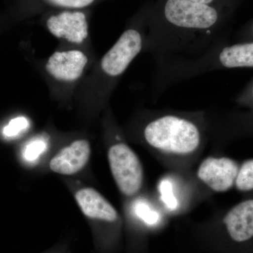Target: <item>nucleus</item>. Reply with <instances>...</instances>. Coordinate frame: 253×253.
<instances>
[{"mask_svg":"<svg viewBox=\"0 0 253 253\" xmlns=\"http://www.w3.org/2000/svg\"><path fill=\"white\" fill-rule=\"evenodd\" d=\"M235 185L236 189L243 192L253 190V159L245 161L239 168Z\"/></svg>","mask_w":253,"mask_h":253,"instance_id":"obj_12","label":"nucleus"},{"mask_svg":"<svg viewBox=\"0 0 253 253\" xmlns=\"http://www.w3.org/2000/svg\"><path fill=\"white\" fill-rule=\"evenodd\" d=\"M144 134L150 146L169 154H191L198 149L201 142V133L194 123L172 115L158 118L149 123Z\"/></svg>","mask_w":253,"mask_h":253,"instance_id":"obj_1","label":"nucleus"},{"mask_svg":"<svg viewBox=\"0 0 253 253\" xmlns=\"http://www.w3.org/2000/svg\"><path fill=\"white\" fill-rule=\"evenodd\" d=\"M134 211L136 215L148 224H155L159 219L158 213L151 210L148 204L143 201L136 202L134 206Z\"/></svg>","mask_w":253,"mask_h":253,"instance_id":"obj_15","label":"nucleus"},{"mask_svg":"<svg viewBox=\"0 0 253 253\" xmlns=\"http://www.w3.org/2000/svg\"><path fill=\"white\" fill-rule=\"evenodd\" d=\"M46 26L56 38L76 44H81L88 36L87 21L85 15L81 11H64L51 16Z\"/></svg>","mask_w":253,"mask_h":253,"instance_id":"obj_7","label":"nucleus"},{"mask_svg":"<svg viewBox=\"0 0 253 253\" xmlns=\"http://www.w3.org/2000/svg\"><path fill=\"white\" fill-rule=\"evenodd\" d=\"M165 16L169 23L188 30H207L217 23V10L209 4L189 0H168Z\"/></svg>","mask_w":253,"mask_h":253,"instance_id":"obj_3","label":"nucleus"},{"mask_svg":"<svg viewBox=\"0 0 253 253\" xmlns=\"http://www.w3.org/2000/svg\"><path fill=\"white\" fill-rule=\"evenodd\" d=\"M234 242L244 243L253 238V199L243 201L231 208L223 219Z\"/></svg>","mask_w":253,"mask_h":253,"instance_id":"obj_9","label":"nucleus"},{"mask_svg":"<svg viewBox=\"0 0 253 253\" xmlns=\"http://www.w3.org/2000/svg\"></svg>","mask_w":253,"mask_h":253,"instance_id":"obj_19","label":"nucleus"},{"mask_svg":"<svg viewBox=\"0 0 253 253\" xmlns=\"http://www.w3.org/2000/svg\"><path fill=\"white\" fill-rule=\"evenodd\" d=\"M87 62L86 55L78 50L56 51L48 59L45 68L56 81L71 83L81 77Z\"/></svg>","mask_w":253,"mask_h":253,"instance_id":"obj_6","label":"nucleus"},{"mask_svg":"<svg viewBox=\"0 0 253 253\" xmlns=\"http://www.w3.org/2000/svg\"><path fill=\"white\" fill-rule=\"evenodd\" d=\"M46 147L47 144L45 139L42 138L33 139L25 146L23 151V158L29 162H33L45 151Z\"/></svg>","mask_w":253,"mask_h":253,"instance_id":"obj_13","label":"nucleus"},{"mask_svg":"<svg viewBox=\"0 0 253 253\" xmlns=\"http://www.w3.org/2000/svg\"><path fill=\"white\" fill-rule=\"evenodd\" d=\"M219 62L226 68H253V42L226 46L219 53Z\"/></svg>","mask_w":253,"mask_h":253,"instance_id":"obj_11","label":"nucleus"},{"mask_svg":"<svg viewBox=\"0 0 253 253\" xmlns=\"http://www.w3.org/2000/svg\"><path fill=\"white\" fill-rule=\"evenodd\" d=\"M29 126V122L27 118L18 117L14 118L10 121L9 124L4 126L3 134L6 137H16L23 131L26 130Z\"/></svg>","mask_w":253,"mask_h":253,"instance_id":"obj_14","label":"nucleus"},{"mask_svg":"<svg viewBox=\"0 0 253 253\" xmlns=\"http://www.w3.org/2000/svg\"><path fill=\"white\" fill-rule=\"evenodd\" d=\"M110 168L118 189L126 196H132L142 186V166L135 153L126 144L111 146L108 152Z\"/></svg>","mask_w":253,"mask_h":253,"instance_id":"obj_2","label":"nucleus"},{"mask_svg":"<svg viewBox=\"0 0 253 253\" xmlns=\"http://www.w3.org/2000/svg\"><path fill=\"white\" fill-rule=\"evenodd\" d=\"M239 166L229 158H206L198 169L197 176L216 192H225L235 184Z\"/></svg>","mask_w":253,"mask_h":253,"instance_id":"obj_5","label":"nucleus"},{"mask_svg":"<svg viewBox=\"0 0 253 253\" xmlns=\"http://www.w3.org/2000/svg\"><path fill=\"white\" fill-rule=\"evenodd\" d=\"M75 197L83 214L86 217L109 222L117 220L116 210L96 190L83 188L78 190Z\"/></svg>","mask_w":253,"mask_h":253,"instance_id":"obj_10","label":"nucleus"},{"mask_svg":"<svg viewBox=\"0 0 253 253\" xmlns=\"http://www.w3.org/2000/svg\"><path fill=\"white\" fill-rule=\"evenodd\" d=\"M189 1L201 3V4H209L212 2L213 0H189Z\"/></svg>","mask_w":253,"mask_h":253,"instance_id":"obj_18","label":"nucleus"},{"mask_svg":"<svg viewBox=\"0 0 253 253\" xmlns=\"http://www.w3.org/2000/svg\"><path fill=\"white\" fill-rule=\"evenodd\" d=\"M160 193L164 204L171 211L177 207V201L173 194L172 185L170 181L165 179L161 181L159 185Z\"/></svg>","mask_w":253,"mask_h":253,"instance_id":"obj_16","label":"nucleus"},{"mask_svg":"<svg viewBox=\"0 0 253 253\" xmlns=\"http://www.w3.org/2000/svg\"><path fill=\"white\" fill-rule=\"evenodd\" d=\"M142 38L134 29L126 30L101 60V69L109 77L122 75L140 52Z\"/></svg>","mask_w":253,"mask_h":253,"instance_id":"obj_4","label":"nucleus"},{"mask_svg":"<svg viewBox=\"0 0 253 253\" xmlns=\"http://www.w3.org/2000/svg\"><path fill=\"white\" fill-rule=\"evenodd\" d=\"M90 144L84 139L77 140L66 146L51 160L50 169L53 172L71 175L82 170L89 161Z\"/></svg>","mask_w":253,"mask_h":253,"instance_id":"obj_8","label":"nucleus"},{"mask_svg":"<svg viewBox=\"0 0 253 253\" xmlns=\"http://www.w3.org/2000/svg\"><path fill=\"white\" fill-rule=\"evenodd\" d=\"M44 1L54 6L78 9V8L89 6L94 0H44Z\"/></svg>","mask_w":253,"mask_h":253,"instance_id":"obj_17","label":"nucleus"}]
</instances>
